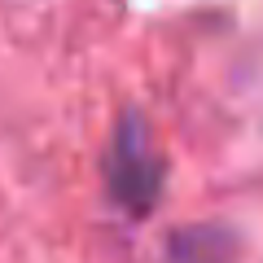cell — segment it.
I'll list each match as a JSON object with an SVG mask.
<instances>
[{"label": "cell", "instance_id": "1", "mask_svg": "<svg viewBox=\"0 0 263 263\" xmlns=\"http://www.w3.org/2000/svg\"><path fill=\"white\" fill-rule=\"evenodd\" d=\"M110 180L119 202H127L132 211H141L154 202V189H158V162L149 154V141L136 119L123 123L119 141H114V162H110Z\"/></svg>", "mask_w": 263, "mask_h": 263}]
</instances>
